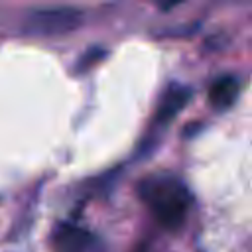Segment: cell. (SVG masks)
<instances>
[{"mask_svg":"<svg viewBox=\"0 0 252 252\" xmlns=\"http://www.w3.org/2000/svg\"><path fill=\"white\" fill-rule=\"evenodd\" d=\"M138 193L161 226L173 230L183 224L191 207V193L183 179L173 173H154L138 185Z\"/></svg>","mask_w":252,"mask_h":252,"instance_id":"obj_1","label":"cell"},{"mask_svg":"<svg viewBox=\"0 0 252 252\" xmlns=\"http://www.w3.org/2000/svg\"><path fill=\"white\" fill-rule=\"evenodd\" d=\"M83 22V12L77 8H41L28 16L26 30L30 33H65Z\"/></svg>","mask_w":252,"mask_h":252,"instance_id":"obj_2","label":"cell"},{"mask_svg":"<svg viewBox=\"0 0 252 252\" xmlns=\"http://www.w3.org/2000/svg\"><path fill=\"white\" fill-rule=\"evenodd\" d=\"M236 94H238V79L232 77V75H226V77L217 79L211 85V91H209V98H211V102L219 110L230 106L234 102Z\"/></svg>","mask_w":252,"mask_h":252,"instance_id":"obj_3","label":"cell"},{"mask_svg":"<svg viewBox=\"0 0 252 252\" xmlns=\"http://www.w3.org/2000/svg\"><path fill=\"white\" fill-rule=\"evenodd\" d=\"M187 98H189V91L187 89H183V87H171L165 93V96L161 98L159 106H158V116H156L158 122L159 124H165L167 120H171L183 108V104L187 102Z\"/></svg>","mask_w":252,"mask_h":252,"instance_id":"obj_4","label":"cell"}]
</instances>
